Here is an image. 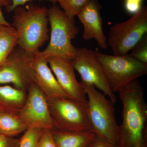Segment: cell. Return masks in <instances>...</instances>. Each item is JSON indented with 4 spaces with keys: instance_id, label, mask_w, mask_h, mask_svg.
I'll list each match as a JSON object with an SVG mask.
<instances>
[{
    "instance_id": "1",
    "label": "cell",
    "mask_w": 147,
    "mask_h": 147,
    "mask_svg": "<svg viewBox=\"0 0 147 147\" xmlns=\"http://www.w3.org/2000/svg\"><path fill=\"white\" fill-rule=\"evenodd\" d=\"M123 106L117 147H146L147 105L138 79L119 90Z\"/></svg>"
},
{
    "instance_id": "2",
    "label": "cell",
    "mask_w": 147,
    "mask_h": 147,
    "mask_svg": "<svg viewBox=\"0 0 147 147\" xmlns=\"http://www.w3.org/2000/svg\"><path fill=\"white\" fill-rule=\"evenodd\" d=\"M12 26L18 35V46L31 54L39 52L49 38L48 9L29 3L13 11Z\"/></svg>"
},
{
    "instance_id": "3",
    "label": "cell",
    "mask_w": 147,
    "mask_h": 147,
    "mask_svg": "<svg viewBox=\"0 0 147 147\" xmlns=\"http://www.w3.org/2000/svg\"><path fill=\"white\" fill-rule=\"evenodd\" d=\"M87 97V117L91 131L96 137L117 146L119 126L112 100L92 85L80 82Z\"/></svg>"
},
{
    "instance_id": "4",
    "label": "cell",
    "mask_w": 147,
    "mask_h": 147,
    "mask_svg": "<svg viewBox=\"0 0 147 147\" xmlns=\"http://www.w3.org/2000/svg\"><path fill=\"white\" fill-rule=\"evenodd\" d=\"M48 16L51 27L50 42L40 53L47 57L55 56L72 60L77 47L72 44V40L79 32L74 18L68 17L56 3L48 9Z\"/></svg>"
},
{
    "instance_id": "5",
    "label": "cell",
    "mask_w": 147,
    "mask_h": 147,
    "mask_svg": "<svg viewBox=\"0 0 147 147\" xmlns=\"http://www.w3.org/2000/svg\"><path fill=\"white\" fill-rule=\"evenodd\" d=\"M104 69L110 89L118 92L130 82L147 74V64L130 55H109L94 51Z\"/></svg>"
},
{
    "instance_id": "6",
    "label": "cell",
    "mask_w": 147,
    "mask_h": 147,
    "mask_svg": "<svg viewBox=\"0 0 147 147\" xmlns=\"http://www.w3.org/2000/svg\"><path fill=\"white\" fill-rule=\"evenodd\" d=\"M147 32V7L128 20L110 28L107 42L114 55L128 54Z\"/></svg>"
},
{
    "instance_id": "7",
    "label": "cell",
    "mask_w": 147,
    "mask_h": 147,
    "mask_svg": "<svg viewBox=\"0 0 147 147\" xmlns=\"http://www.w3.org/2000/svg\"><path fill=\"white\" fill-rule=\"evenodd\" d=\"M47 100L55 128L65 131H91L86 105L68 97L55 98Z\"/></svg>"
},
{
    "instance_id": "8",
    "label": "cell",
    "mask_w": 147,
    "mask_h": 147,
    "mask_svg": "<svg viewBox=\"0 0 147 147\" xmlns=\"http://www.w3.org/2000/svg\"><path fill=\"white\" fill-rule=\"evenodd\" d=\"M33 55L18 46L15 47L5 62L0 66V85L11 84L14 88L27 92L36 82L31 65Z\"/></svg>"
},
{
    "instance_id": "9",
    "label": "cell",
    "mask_w": 147,
    "mask_h": 147,
    "mask_svg": "<svg viewBox=\"0 0 147 147\" xmlns=\"http://www.w3.org/2000/svg\"><path fill=\"white\" fill-rule=\"evenodd\" d=\"M72 63L74 69L81 76V82L94 86L116 103V96L110 89L104 69L96 57L94 51L85 47H77Z\"/></svg>"
},
{
    "instance_id": "10",
    "label": "cell",
    "mask_w": 147,
    "mask_h": 147,
    "mask_svg": "<svg viewBox=\"0 0 147 147\" xmlns=\"http://www.w3.org/2000/svg\"><path fill=\"white\" fill-rule=\"evenodd\" d=\"M17 115L28 128H55L47 99L35 84L29 88L26 102Z\"/></svg>"
},
{
    "instance_id": "11",
    "label": "cell",
    "mask_w": 147,
    "mask_h": 147,
    "mask_svg": "<svg viewBox=\"0 0 147 147\" xmlns=\"http://www.w3.org/2000/svg\"><path fill=\"white\" fill-rule=\"evenodd\" d=\"M47 58L50 69L67 97L86 105V91L76 79L72 60L55 56Z\"/></svg>"
},
{
    "instance_id": "12",
    "label": "cell",
    "mask_w": 147,
    "mask_h": 147,
    "mask_svg": "<svg viewBox=\"0 0 147 147\" xmlns=\"http://www.w3.org/2000/svg\"><path fill=\"white\" fill-rule=\"evenodd\" d=\"M101 6L97 0H90L77 15L83 24L84 31L82 37L86 40L94 39L102 49L108 47V42L102 29L100 15Z\"/></svg>"
},
{
    "instance_id": "13",
    "label": "cell",
    "mask_w": 147,
    "mask_h": 147,
    "mask_svg": "<svg viewBox=\"0 0 147 147\" xmlns=\"http://www.w3.org/2000/svg\"><path fill=\"white\" fill-rule=\"evenodd\" d=\"M31 65L35 74V84L47 100L67 97L62 89L48 63L47 57L39 52L32 56Z\"/></svg>"
},
{
    "instance_id": "14",
    "label": "cell",
    "mask_w": 147,
    "mask_h": 147,
    "mask_svg": "<svg viewBox=\"0 0 147 147\" xmlns=\"http://www.w3.org/2000/svg\"><path fill=\"white\" fill-rule=\"evenodd\" d=\"M57 147H88L96 137L92 131H65L51 129Z\"/></svg>"
},
{
    "instance_id": "15",
    "label": "cell",
    "mask_w": 147,
    "mask_h": 147,
    "mask_svg": "<svg viewBox=\"0 0 147 147\" xmlns=\"http://www.w3.org/2000/svg\"><path fill=\"white\" fill-rule=\"evenodd\" d=\"M27 96V92L8 85H0V112L18 114Z\"/></svg>"
},
{
    "instance_id": "16",
    "label": "cell",
    "mask_w": 147,
    "mask_h": 147,
    "mask_svg": "<svg viewBox=\"0 0 147 147\" xmlns=\"http://www.w3.org/2000/svg\"><path fill=\"white\" fill-rule=\"evenodd\" d=\"M18 35L12 26L0 25V66L18 46Z\"/></svg>"
},
{
    "instance_id": "17",
    "label": "cell",
    "mask_w": 147,
    "mask_h": 147,
    "mask_svg": "<svg viewBox=\"0 0 147 147\" xmlns=\"http://www.w3.org/2000/svg\"><path fill=\"white\" fill-rule=\"evenodd\" d=\"M28 129L17 114L0 112V134L15 137Z\"/></svg>"
},
{
    "instance_id": "18",
    "label": "cell",
    "mask_w": 147,
    "mask_h": 147,
    "mask_svg": "<svg viewBox=\"0 0 147 147\" xmlns=\"http://www.w3.org/2000/svg\"><path fill=\"white\" fill-rule=\"evenodd\" d=\"M90 0H58L61 9L69 18H74Z\"/></svg>"
},
{
    "instance_id": "19",
    "label": "cell",
    "mask_w": 147,
    "mask_h": 147,
    "mask_svg": "<svg viewBox=\"0 0 147 147\" xmlns=\"http://www.w3.org/2000/svg\"><path fill=\"white\" fill-rule=\"evenodd\" d=\"M42 129L38 128H28L20 138L18 147H37Z\"/></svg>"
},
{
    "instance_id": "20",
    "label": "cell",
    "mask_w": 147,
    "mask_h": 147,
    "mask_svg": "<svg viewBox=\"0 0 147 147\" xmlns=\"http://www.w3.org/2000/svg\"><path fill=\"white\" fill-rule=\"evenodd\" d=\"M131 51L130 56L141 62L147 64V34L142 38Z\"/></svg>"
},
{
    "instance_id": "21",
    "label": "cell",
    "mask_w": 147,
    "mask_h": 147,
    "mask_svg": "<svg viewBox=\"0 0 147 147\" xmlns=\"http://www.w3.org/2000/svg\"><path fill=\"white\" fill-rule=\"evenodd\" d=\"M37 147H57L51 129H42Z\"/></svg>"
},
{
    "instance_id": "22",
    "label": "cell",
    "mask_w": 147,
    "mask_h": 147,
    "mask_svg": "<svg viewBox=\"0 0 147 147\" xmlns=\"http://www.w3.org/2000/svg\"><path fill=\"white\" fill-rule=\"evenodd\" d=\"M20 139L0 134V147H18Z\"/></svg>"
},
{
    "instance_id": "23",
    "label": "cell",
    "mask_w": 147,
    "mask_h": 147,
    "mask_svg": "<svg viewBox=\"0 0 147 147\" xmlns=\"http://www.w3.org/2000/svg\"><path fill=\"white\" fill-rule=\"evenodd\" d=\"M11 4L8 7L6 8V10L7 12H12L14 9L19 6L24 5L27 3L35 0H11ZM38 1H47L52 2L53 3H56L58 0H38Z\"/></svg>"
},
{
    "instance_id": "24",
    "label": "cell",
    "mask_w": 147,
    "mask_h": 147,
    "mask_svg": "<svg viewBox=\"0 0 147 147\" xmlns=\"http://www.w3.org/2000/svg\"><path fill=\"white\" fill-rule=\"evenodd\" d=\"M88 147H117L105 140L96 137Z\"/></svg>"
},
{
    "instance_id": "25",
    "label": "cell",
    "mask_w": 147,
    "mask_h": 147,
    "mask_svg": "<svg viewBox=\"0 0 147 147\" xmlns=\"http://www.w3.org/2000/svg\"><path fill=\"white\" fill-rule=\"evenodd\" d=\"M11 0H0V25L7 26H11V24H9L6 20L1 9L2 7H5V8L8 7L11 4Z\"/></svg>"
},
{
    "instance_id": "26",
    "label": "cell",
    "mask_w": 147,
    "mask_h": 147,
    "mask_svg": "<svg viewBox=\"0 0 147 147\" xmlns=\"http://www.w3.org/2000/svg\"><path fill=\"white\" fill-rule=\"evenodd\" d=\"M142 4L125 1V8L127 12L131 14L137 13L142 8Z\"/></svg>"
},
{
    "instance_id": "27",
    "label": "cell",
    "mask_w": 147,
    "mask_h": 147,
    "mask_svg": "<svg viewBox=\"0 0 147 147\" xmlns=\"http://www.w3.org/2000/svg\"><path fill=\"white\" fill-rule=\"evenodd\" d=\"M142 1L143 0H125V1L134 3H139L142 4Z\"/></svg>"
}]
</instances>
